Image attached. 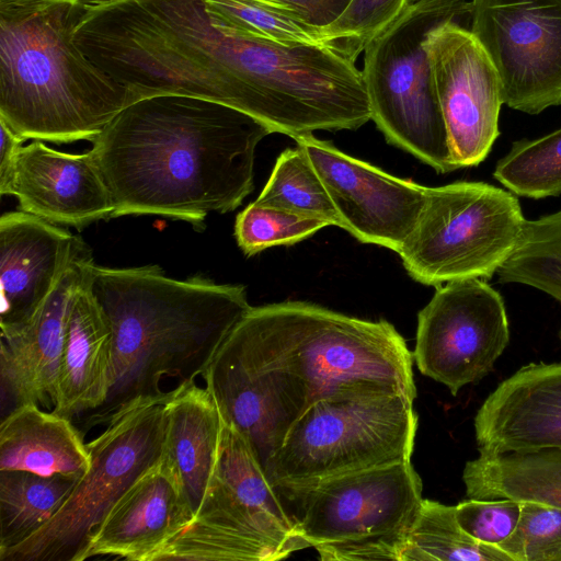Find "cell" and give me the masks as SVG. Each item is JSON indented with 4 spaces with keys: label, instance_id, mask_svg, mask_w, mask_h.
Segmentation results:
<instances>
[{
    "label": "cell",
    "instance_id": "4",
    "mask_svg": "<svg viewBox=\"0 0 561 561\" xmlns=\"http://www.w3.org/2000/svg\"><path fill=\"white\" fill-rule=\"evenodd\" d=\"M69 3L0 16V121L24 140L93 141L130 92L75 43Z\"/></svg>",
    "mask_w": 561,
    "mask_h": 561
},
{
    "label": "cell",
    "instance_id": "32",
    "mask_svg": "<svg viewBox=\"0 0 561 561\" xmlns=\"http://www.w3.org/2000/svg\"><path fill=\"white\" fill-rule=\"evenodd\" d=\"M499 548L511 561H561V507L520 501L517 526Z\"/></svg>",
    "mask_w": 561,
    "mask_h": 561
},
{
    "label": "cell",
    "instance_id": "17",
    "mask_svg": "<svg viewBox=\"0 0 561 561\" xmlns=\"http://www.w3.org/2000/svg\"><path fill=\"white\" fill-rule=\"evenodd\" d=\"M192 519L181 483L162 457L110 510L79 561L101 556L152 561Z\"/></svg>",
    "mask_w": 561,
    "mask_h": 561
},
{
    "label": "cell",
    "instance_id": "11",
    "mask_svg": "<svg viewBox=\"0 0 561 561\" xmlns=\"http://www.w3.org/2000/svg\"><path fill=\"white\" fill-rule=\"evenodd\" d=\"M510 342L505 304L484 279L436 287L419 312L413 357L417 368L453 396L483 379Z\"/></svg>",
    "mask_w": 561,
    "mask_h": 561
},
{
    "label": "cell",
    "instance_id": "10",
    "mask_svg": "<svg viewBox=\"0 0 561 561\" xmlns=\"http://www.w3.org/2000/svg\"><path fill=\"white\" fill-rule=\"evenodd\" d=\"M469 30L505 105L530 115L561 105V0H472Z\"/></svg>",
    "mask_w": 561,
    "mask_h": 561
},
{
    "label": "cell",
    "instance_id": "8",
    "mask_svg": "<svg viewBox=\"0 0 561 561\" xmlns=\"http://www.w3.org/2000/svg\"><path fill=\"white\" fill-rule=\"evenodd\" d=\"M170 397L118 411L87 444L91 463L58 512L28 538L0 551V561H79L110 510L162 459Z\"/></svg>",
    "mask_w": 561,
    "mask_h": 561
},
{
    "label": "cell",
    "instance_id": "29",
    "mask_svg": "<svg viewBox=\"0 0 561 561\" xmlns=\"http://www.w3.org/2000/svg\"><path fill=\"white\" fill-rule=\"evenodd\" d=\"M219 26L291 45H322L321 28L266 0H205Z\"/></svg>",
    "mask_w": 561,
    "mask_h": 561
},
{
    "label": "cell",
    "instance_id": "14",
    "mask_svg": "<svg viewBox=\"0 0 561 561\" xmlns=\"http://www.w3.org/2000/svg\"><path fill=\"white\" fill-rule=\"evenodd\" d=\"M93 264L78 237L71 260L38 309L23 324L1 330V396L12 410L25 403L55 407L67 320Z\"/></svg>",
    "mask_w": 561,
    "mask_h": 561
},
{
    "label": "cell",
    "instance_id": "7",
    "mask_svg": "<svg viewBox=\"0 0 561 561\" xmlns=\"http://www.w3.org/2000/svg\"><path fill=\"white\" fill-rule=\"evenodd\" d=\"M417 430L413 400L400 393H350L311 405L270 459L275 488L411 460Z\"/></svg>",
    "mask_w": 561,
    "mask_h": 561
},
{
    "label": "cell",
    "instance_id": "37",
    "mask_svg": "<svg viewBox=\"0 0 561 561\" xmlns=\"http://www.w3.org/2000/svg\"><path fill=\"white\" fill-rule=\"evenodd\" d=\"M559 337H560V340H561V328H560V331H559Z\"/></svg>",
    "mask_w": 561,
    "mask_h": 561
},
{
    "label": "cell",
    "instance_id": "21",
    "mask_svg": "<svg viewBox=\"0 0 561 561\" xmlns=\"http://www.w3.org/2000/svg\"><path fill=\"white\" fill-rule=\"evenodd\" d=\"M163 457L176 474L193 518L211 485L222 417L208 389L195 381L173 388L164 403Z\"/></svg>",
    "mask_w": 561,
    "mask_h": 561
},
{
    "label": "cell",
    "instance_id": "18",
    "mask_svg": "<svg viewBox=\"0 0 561 561\" xmlns=\"http://www.w3.org/2000/svg\"><path fill=\"white\" fill-rule=\"evenodd\" d=\"M77 239L21 209L1 216V330L23 324L38 309L71 260Z\"/></svg>",
    "mask_w": 561,
    "mask_h": 561
},
{
    "label": "cell",
    "instance_id": "15",
    "mask_svg": "<svg viewBox=\"0 0 561 561\" xmlns=\"http://www.w3.org/2000/svg\"><path fill=\"white\" fill-rule=\"evenodd\" d=\"M0 194L55 225L82 228L112 216L110 193L90 150L67 153L38 139L22 145L0 175Z\"/></svg>",
    "mask_w": 561,
    "mask_h": 561
},
{
    "label": "cell",
    "instance_id": "12",
    "mask_svg": "<svg viewBox=\"0 0 561 561\" xmlns=\"http://www.w3.org/2000/svg\"><path fill=\"white\" fill-rule=\"evenodd\" d=\"M425 48L457 169L483 162L500 136L504 104L497 72L468 26L447 22L427 36Z\"/></svg>",
    "mask_w": 561,
    "mask_h": 561
},
{
    "label": "cell",
    "instance_id": "3",
    "mask_svg": "<svg viewBox=\"0 0 561 561\" xmlns=\"http://www.w3.org/2000/svg\"><path fill=\"white\" fill-rule=\"evenodd\" d=\"M89 285L112 328L113 360L107 400L85 428L107 424L135 402L170 397L173 389H161L165 377L195 381L251 308L242 285L201 276L179 280L157 265L94 263Z\"/></svg>",
    "mask_w": 561,
    "mask_h": 561
},
{
    "label": "cell",
    "instance_id": "30",
    "mask_svg": "<svg viewBox=\"0 0 561 561\" xmlns=\"http://www.w3.org/2000/svg\"><path fill=\"white\" fill-rule=\"evenodd\" d=\"M412 0H351L321 28L322 45L355 64L359 54L405 10Z\"/></svg>",
    "mask_w": 561,
    "mask_h": 561
},
{
    "label": "cell",
    "instance_id": "5",
    "mask_svg": "<svg viewBox=\"0 0 561 561\" xmlns=\"http://www.w3.org/2000/svg\"><path fill=\"white\" fill-rule=\"evenodd\" d=\"M447 22L470 24L466 0H412L365 49L362 70L371 119L388 142L437 173L457 170L438 103L428 34Z\"/></svg>",
    "mask_w": 561,
    "mask_h": 561
},
{
    "label": "cell",
    "instance_id": "34",
    "mask_svg": "<svg viewBox=\"0 0 561 561\" xmlns=\"http://www.w3.org/2000/svg\"><path fill=\"white\" fill-rule=\"evenodd\" d=\"M287 9L308 24L322 28L333 22L351 0H266Z\"/></svg>",
    "mask_w": 561,
    "mask_h": 561
},
{
    "label": "cell",
    "instance_id": "20",
    "mask_svg": "<svg viewBox=\"0 0 561 561\" xmlns=\"http://www.w3.org/2000/svg\"><path fill=\"white\" fill-rule=\"evenodd\" d=\"M90 273L73 298L67 320L53 409L68 419L101 408L112 385L113 333L90 289Z\"/></svg>",
    "mask_w": 561,
    "mask_h": 561
},
{
    "label": "cell",
    "instance_id": "26",
    "mask_svg": "<svg viewBox=\"0 0 561 561\" xmlns=\"http://www.w3.org/2000/svg\"><path fill=\"white\" fill-rule=\"evenodd\" d=\"M502 284H522L561 302V209L527 220L512 256L499 268Z\"/></svg>",
    "mask_w": 561,
    "mask_h": 561
},
{
    "label": "cell",
    "instance_id": "22",
    "mask_svg": "<svg viewBox=\"0 0 561 561\" xmlns=\"http://www.w3.org/2000/svg\"><path fill=\"white\" fill-rule=\"evenodd\" d=\"M90 463L89 448L71 419L33 403L21 404L2 417L0 470L80 478Z\"/></svg>",
    "mask_w": 561,
    "mask_h": 561
},
{
    "label": "cell",
    "instance_id": "33",
    "mask_svg": "<svg viewBox=\"0 0 561 561\" xmlns=\"http://www.w3.org/2000/svg\"><path fill=\"white\" fill-rule=\"evenodd\" d=\"M455 507L460 527L478 542L492 547L512 535L520 516V501L507 497H469Z\"/></svg>",
    "mask_w": 561,
    "mask_h": 561
},
{
    "label": "cell",
    "instance_id": "16",
    "mask_svg": "<svg viewBox=\"0 0 561 561\" xmlns=\"http://www.w3.org/2000/svg\"><path fill=\"white\" fill-rule=\"evenodd\" d=\"M479 454L561 448V363H531L503 380L474 417Z\"/></svg>",
    "mask_w": 561,
    "mask_h": 561
},
{
    "label": "cell",
    "instance_id": "23",
    "mask_svg": "<svg viewBox=\"0 0 561 561\" xmlns=\"http://www.w3.org/2000/svg\"><path fill=\"white\" fill-rule=\"evenodd\" d=\"M462 481L468 497L531 500L561 507V448L479 454L466 462Z\"/></svg>",
    "mask_w": 561,
    "mask_h": 561
},
{
    "label": "cell",
    "instance_id": "25",
    "mask_svg": "<svg viewBox=\"0 0 561 561\" xmlns=\"http://www.w3.org/2000/svg\"><path fill=\"white\" fill-rule=\"evenodd\" d=\"M400 561H511L499 548L471 538L456 507L423 499Z\"/></svg>",
    "mask_w": 561,
    "mask_h": 561
},
{
    "label": "cell",
    "instance_id": "36",
    "mask_svg": "<svg viewBox=\"0 0 561 561\" xmlns=\"http://www.w3.org/2000/svg\"><path fill=\"white\" fill-rule=\"evenodd\" d=\"M0 175L10 168L18 150L25 141L0 121Z\"/></svg>",
    "mask_w": 561,
    "mask_h": 561
},
{
    "label": "cell",
    "instance_id": "6",
    "mask_svg": "<svg viewBox=\"0 0 561 561\" xmlns=\"http://www.w3.org/2000/svg\"><path fill=\"white\" fill-rule=\"evenodd\" d=\"M276 490L322 561H400L423 501L411 460Z\"/></svg>",
    "mask_w": 561,
    "mask_h": 561
},
{
    "label": "cell",
    "instance_id": "27",
    "mask_svg": "<svg viewBox=\"0 0 561 561\" xmlns=\"http://www.w3.org/2000/svg\"><path fill=\"white\" fill-rule=\"evenodd\" d=\"M255 202L318 218L329 226L341 225L322 180L298 146L279 154Z\"/></svg>",
    "mask_w": 561,
    "mask_h": 561
},
{
    "label": "cell",
    "instance_id": "31",
    "mask_svg": "<svg viewBox=\"0 0 561 561\" xmlns=\"http://www.w3.org/2000/svg\"><path fill=\"white\" fill-rule=\"evenodd\" d=\"M327 226L321 219L254 201L238 214L234 237L241 251L251 256L274 245L297 243Z\"/></svg>",
    "mask_w": 561,
    "mask_h": 561
},
{
    "label": "cell",
    "instance_id": "28",
    "mask_svg": "<svg viewBox=\"0 0 561 561\" xmlns=\"http://www.w3.org/2000/svg\"><path fill=\"white\" fill-rule=\"evenodd\" d=\"M493 176L516 196L541 199L561 195V127L513 142L497 161Z\"/></svg>",
    "mask_w": 561,
    "mask_h": 561
},
{
    "label": "cell",
    "instance_id": "1",
    "mask_svg": "<svg viewBox=\"0 0 561 561\" xmlns=\"http://www.w3.org/2000/svg\"><path fill=\"white\" fill-rule=\"evenodd\" d=\"M272 130L211 100L156 94L126 105L90 149L112 217L161 215L202 226L253 190L259 142Z\"/></svg>",
    "mask_w": 561,
    "mask_h": 561
},
{
    "label": "cell",
    "instance_id": "9",
    "mask_svg": "<svg viewBox=\"0 0 561 561\" xmlns=\"http://www.w3.org/2000/svg\"><path fill=\"white\" fill-rule=\"evenodd\" d=\"M526 221L508 190L468 181L427 187L399 255L409 275L427 286L490 279L516 250Z\"/></svg>",
    "mask_w": 561,
    "mask_h": 561
},
{
    "label": "cell",
    "instance_id": "2",
    "mask_svg": "<svg viewBox=\"0 0 561 561\" xmlns=\"http://www.w3.org/2000/svg\"><path fill=\"white\" fill-rule=\"evenodd\" d=\"M412 359L386 320L284 301L251 307L202 376L210 393L261 398L287 436L311 405L331 397L385 392L414 401Z\"/></svg>",
    "mask_w": 561,
    "mask_h": 561
},
{
    "label": "cell",
    "instance_id": "35",
    "mask_svg": "<svg viewBox=\"0 0 561 561\" xmlns=\"http://www.w3.org/2000/svg\"><path fill=\"white\" fill-rule=\"evenodd\" d=\"M110 1L112 0H0V16H20L58 3H69L89 11Z\"/></svg>",
    "mask_w": 561,
    "mask_h": 561
},
{
    "label": "cell",
    "instance_id": "24",
    "mask_svg": "<svg viewBox=\"0 0 561 561\" xmlns=\"http://www.w3.org/2000/svg\"><path fill=\"white\" fill-rule=\"evenodd\" d=\"M78 479L0 470V551L43 527L65 503Z\"/></svg>",
    "mask_w": 561,
    "mask_h": 561
},
{
    "label": "cell",
    "instance_id": "13",
    "mask_svg": "<svg viewBox=\"0 0 561 561\" xmlns=\"http://www.w3.org/2000/svg\"><path fill=\"white\" fill-rule=\"evenodd\" d=\"M322 180L340 227L398 254L416 227L427 186L396 178L311 135L295 139Z\"/></svg>",
    "mask_w": 561,
    "mask_h": 561
},
{
    "label": "cell",
    "instance_id": "19",
    "mask_svg": "<svg viewBox=\"0 0 561 561\" xmlns=\"http://www.w3.org/2000/svg\"><path fill=\"white\" fill-rule=\"evenodd\" d=\"M182 540L199 561H275L309 547L290 519L250 504L215 482Z\"/></svg>",
    "mask_w": 561,
    "mask_h": 561
}]
</instances>
